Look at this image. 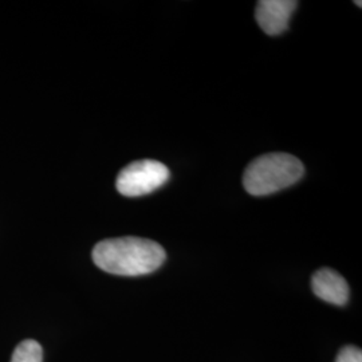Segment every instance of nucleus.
Segmentation results:
<instances>
[{
	"label": "nucleus",
	"mask_w": 362,
	"mask_h": 362,
	"mask_svg": "<svg viewBox=\"0 0 362 362\" xmlns=\"http://www.w3.org/2000/svg\"><path fill=\"white\" fill-rule=\"evenodd\" d=\"M165 258V250L158 243L134 236L106 239L93 250V260L98 269L121 276L155 272Z\"/></svg>",
	"instance_id": "1"
},
{
	"label": "nucleus",
	"mask_w": 362,
	"mask_h": 362,
	"mask_svg": "<svg viewBox=\"0 0 362 362\" xmlns=\"http://www.w3.org/2000/svg\"><path fill=\"white\" fill-rule=\"evenodd\" d=\"M305 167L296 156L269 153L255 158L245 170L243 185L252 196L275 194L303 177Z\"/></svg>",
	"instance_id": "2"
},
{
	"label": "nucleus",
	"mask_w": 362,
	"mask_h": 362,
	"mask_svg": "<svg viewBox=\"0 0 362 362\" xmlns=\"http://www.w3.org/2000/svg\"><path fill=\"white\" fill-rule=\"evenodd\" d=\"M169 169L156 160L134 161L122 169L117 177V191L127 197L152 194L169 180Z\"/></svg>",
	"instance_id": "3"
},
{
	"label": "nucleus",
	"mask_w": 362,
	"mask_h": 362,
	"mask_svg": "<svg viewBox=\"0 0 362 362\" xmlns=\"http://www.w3.org/2000/svg\"><path fill=\"white\" fill-rule=\"evenodd\" d=\"M297 6L296 0H262L257 6L255 19L267 35H279L288 28Z\"/></svg>",
	"instance_id": "4"
},
{
	"label": "nucleus",
	"mask_w": 362,
	"mask_h": 362,
	"mask_svg": "<svg viewBox=\"0 0 362 362\" xmlns=\"http://www.w3.org/2000/svg\"><path fill=\"white\" fill-rule=\"evenodd\" d=\"M311 290L320 299L336 306H345L349 300L348 282L341 274L332 269H321L314 272Z\"/></svg>",
	"instance_id": "5"
},
{
	"label": "nucleus",
	"mask_w": 362,
	"mask_h": 362,
	"mask_svg": "<svg viewBox=\"0 0 362 362\" xmlns=\"http://www.w3.org/2000/svg\"><path fill=\"white\" fill-rule=\"evenodd\" d=\"M43 350L37 341L26 339L21 342L13 351L11 362H42Z\"/></svg>",
	"instance_id": "6"
},
{
	"label": "nucleus",
	"mask_w": 362,
	"mask_h": 362,
	"mask_svg": "<svg viewBox=\"0 0 362 362\" xmlns=\"http://www.w3.org/2000/svg\"><path fill=\"white\" fill-rule=\"evenodd\" d=\"M336 362H362L361 349L356 346H345L339 350Z\"/></svg>",
	"instance_id": "7"
}]
</instances>
